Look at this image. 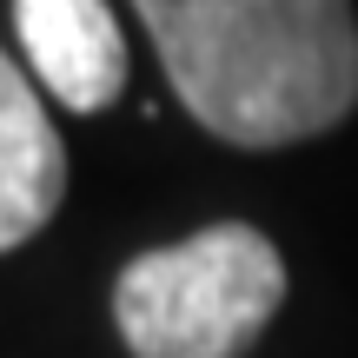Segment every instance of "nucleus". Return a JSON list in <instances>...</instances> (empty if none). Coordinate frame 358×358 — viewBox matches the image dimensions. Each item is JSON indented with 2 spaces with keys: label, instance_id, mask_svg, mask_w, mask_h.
<instances>
[{
  "label": "nucleus",
  "instance_id": "3",
  "mask_svg": "<svg viewBox=\"0 0 358 358\" xmlns=\"http://www.w3.org/2000/svg\"><path fill=\"white\" fill-rule=\"evenodd\" d=\"M34 80L66 113H100L127 87V40L106 0H13Z\"/></svg>",
  "mask_w": 358,
  "mask_h": 358
},
{
  "label": "nucleus",
  "instance_id": "4",
  "mask_svg": "<svg viewBox=\"0 0 358 358\" xmlns=\"http://www.w3.org/2000/svg\"><path fill=\"white\" fill-rule=\"evenodd\" d=\"M66 199V153L34 80L0 47V252L27 245Z\"/></svg>",
  "mask_w": 358,
  "mask_h": 358
},
{
  "label": "nucleus",
  "instance_id": "2",
  "mask_svg": "<svg viewBox=\"0 0 358 358\" xmlns=\"http://www.w3.org/2000/svg\"><path fill=\"white\" fill-rule=\"evenodd\" d=\"M279 306L285 259L239 219L153 245L113 279V319L133 358H245Z\"/></svg>",
  "mask_w": 358,
  "mask_h": 358
},
{
  "label": "nucleus",
  "instance_id": "1",
  "mask_svg": "<svg viewBox=\"0 0 358 358\" xmlns=\"http://www.w3.org/2000/svg\"><path fill=\"white\" fill-rule=\"evenodd\" d=\"M179 106L226 146L319 140L358 106L352 0H133Z\"/></svg>",
  "mask_w": 358,
  "mask_h": 358
}]
</instances>
